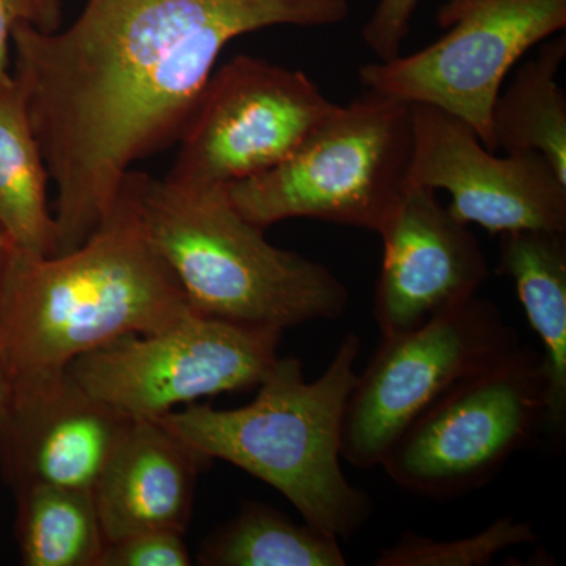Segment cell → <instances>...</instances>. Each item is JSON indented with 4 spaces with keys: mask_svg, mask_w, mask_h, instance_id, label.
Listing matches in <instances>:
<instances>
[{
    "mask_svg": "<svg viewBox=\"0 0 566 566\" xmlns=\"http://www.w3.org/2000/svg\"><path fill=\"white\" fill-rule=\"evenodd\" d=\"M499 273L512 279L517 297L542 340L547 379L545 431L560 446L566 430V237L553 230L501 234Z\"/></svg>",
    "mask_w": 566,
    "mask_h": 566,
    "instance_id": "15",
    "label": "cell"
},
{
    "mask_svg": "<svg viewBox=\"0 0 566 566\" xmlns=\"http://www.w3.org/2000/svg\"><path fill=\"white\" fill-rule=\"evenodd\" d=\"M132 423L66 371L13 386L0 430V463L14 491L35 485L93 491Z\"/></svg>",
    "mask_w": 566,
    "mask_h": 566,
    "instance_id": "13",
    "label": "cell"
},
{
    "mask_svg": "<svg viewBox=\"0 0 566 566\" xmlns=\"http://www.w3.org/2000/svg\"><path fill=\"white\" fill-rule=\"evenodd\" d=\"M565 57L562 36L521 66L495 99L491 134L495 151L539 153L566 181V96L557 81Z\"/></svg>",
    "mask_w": 566,
    "mask_h": 566,
    "instance_id": "17",
    "label": "cell"
},
{
    "mask_svg": "<svg viewBox=\"0 0 566 566\" xmlns=\"http://www.w3.org/2000/svg\"><path fill=\"white\" fill-rule=\"evenodd\" d=\"M303 71L238 55L211 74L167 177L229 186L273 169L335 109Z\"/></svg>",
    "mask_w": 566,
    "mask_h": 566,
    "instance_id": "10",
    "label": "cell"
},
{
    "mask_svg": "<svg viewBox=\"0 0 566 566\" xmlns=\"http://www.w3.org/2000/svg\"><path fill=\"white\" fill-rule=\"evenodd\" d=\"M46 163L33 133L28 92L17 74L0 87V227L14 249L57 253V229L48 205Z\"/></svg>",
    "mask_w": 566,
    "mask_h": 566,
    "instance_id": "16",
    "label": "cell"
},
{
    "mask_svg": "<svg viewBox=\"0 0 566 566\" xmlns=\"http://www.w3.org/2000/svg\"><path fill=\"white\" fill-rule=\"evenodd\" d=\"M444 35L392 61L365 63V91L430 104L468 123L495 151L491 112L510 70L528 50L566 28V0H447Z\"/></svg>",
    "mask_w": 566,
    "mask_h": 566,
    "instance_id": "9",
    "label": "cell"
},
{
    "mask_svg": "<svg viewBox=\"0 0 566 566\" xmlns=\"http://www.w3.org/2000/svg\"><path fill=\"white\" fill-rule=\"evenodd\" d=\"M11 400H13V385L0 356V430L9 416Z\"/></svg>",
    "mask_w": 566,
    "mask_h": 566,
    "instance_id": "24",
    "label": "cell"
},
{
    "mask_svg": "<svg viewBox=\"0 0 566 566\" xmlns=\"http://www.w3.org/2000/svg\"><path fill=\"white\" fill-rule=\"evenodd\" d=\"M282 334L193 312L84 354L66 374L132 422L159 420L178 405L259 387L277 360Z\"/></svg>",
    "mask_w": 566,
    "mask_h": 566,
    "instance_id": "8",
    "label": "cell"
},
{
    "mask_svg": "<svg viewBox=\"0 0 566 566\" xmlns=\"http://www.w3.org/2000/svg\"><path fill=\"white\" fill-rule=\"evenodd\" d=\"M542 354L521 345L490 370L447 390L394 442L382 468L395 485L430 499L485 486L545 431Z\"/></svg>",
    "mask_w": 566,
    "mask_h": 566,
    "instance_id": "6",
    "label": "cell"
},
{
    "mask_svg": "<svg viewBox=\"0 0 566 566\" xmlns=\"http://www.w3.org/2000/svg\"><path fill=\"white\" fill-rule=\"evenodd\" d=\"M25 566H98L106 536L93 491L35 485L17 491Z\"/></svg>",
    "mask_w": 566,
    "mask_h": 566,
    "instance_id": "18",
    "label": "cell"
},
{
    "mask_svg": "<svg viewBox=\"0 0 566 566\" xmlns=\"http://www.w3.org/2000/svg\"><path fill=\"white\" fill-rule=\"evenodd\" d=\"M182 535L155 528L125 536L107 543L98 566H189L192 558Z\"/></svg>",
    "mask_w": 566,
    "mask_h": 566,
    "instance_id": "21",
    "label": "cell"
},
{
    "mask_svg": "<svg viewBox=\"0 0 566 566\" xmlns=\"http://www.w3.org/2000/svg\"><path fill=\"white\" fill-rule=\"evenodd\" d=\"M191 314L123 180L109 214L80 248L52 256L11 248L0 285V356L11 385H35L117 338Z\"/></svg>",
    "mask_w": 566,
    "mask_h": 566,
    "instance_id": "2",
    "label": "cell"
},
{
    "mask_svg": "<svg viewBox=\"0 0 566 566\" xmlns=\"http://www.w3.org/2000/svg\"><path fill=\"white\" fill-rule=\"evenodd\" d=\"M411 159V104L365 91L285 161L227 191L262 229L304 218L379 234L409 189Z\"/></svg>",
    "mask_w": 566,
    "mask_h": 566,
    "instance_id": "5",
    "label": "cell"
},
{
    "mask_svg": "<svg viewBox=\"0 0 566 566\" xmlns=\"http://www.w3.org/2000/svg\"><path fill=\"white\" fill-rule=\"evenodd\" d=\"M148 240L197 314L285 331L348 311L349 292L324 264L275 248L227 186L189 185L129 170Z\"/></svg>",
    "mask_w": 566,
    "mask_h": 566,
    "instance_id": "4",
    "label": "cell"
},
{
    "mask_svg": "<svg viewBox=\"0 0 566 566\" xmlns=\"http://www.w3.org/2000/svg\"><path fill=\"white\" fill-rule=\"evenodd\" d=\"M409 186L447 191L449 211L488 232L566 233V181L535 151L488 150L474 129L430 104H411Z\"/></svg>",
    "mask_w": 566,
    "mask_h": 566,
    "instance_id": "11",
    "label": "cell"
},
{
    "mask_svg": "<svg viewBox=\"0 0 566 566\" xmlns=\"http://www.w3.org/2000/svg\"><path fill=\"white\" fill-rule=\"evenodd\" d=\"M422 0H378L364 24L363 40L378 61H392L411 31L412 18Z\"/></svg>",
    "mask_w": 566,
    "mask_h": 566,
    "instance_id": "22",
    "label": "cell"
},
{
    "mask_svg": "<svg viewBox=\"0 0 566 566\" xmlns=\"http://www.w3.org/2000/svg\"><path fill=\"white\" fill-rule=\"evenodd\" d=\"M535 539L534 527L512 516L499 517L479 534L447 542L408 531L394 545L382 547L374 565L486 566L497 554Z\"/></svg>",
    "mask_w": 566,
    "mask_h": 566,
    "instance_id": "20",
    "label": "cell"
},
{
    "mask_svg": "<svg viewBox=\"0 0 566 566\" xmlns=\"http://www.w3.org/2000/svg\"><path fill=\"white\" fill-rule=\"evenodd\" d=\"M207 566H345L338 539L270 505L245 502L199 553Z\"/></svg>",
    "mask_w": 566,
    "mask_h": 566,
    "instance_id": "19",
    "label": "cell"
},
{
    "mask_svg": "<svg viewBox=\"0 0 566 566\" xmlns=\"http://www.w3.org/2000/svg\"><path fill=\"white\" fill-rule=\"evenodd\" d=\"M374 315L382 337L406 333L475 296L490 277L485 252L433 189L409 186L379 233Z\"/></svg>",
    "mask_w": 566,
    "mask_h": 566,
    "instance_id": "12",
    "label": "cell"
},
{
    "mask_svg": "<svg viewBox=\"0 0 566 566\" xmlns=\"http://www.w3.org/2000/svg\"><path fill=\"white\" fill-rule=\"evenodd\" d=\"M349 13L348 0H87L66 31L18 24L13 74L57 189L55 255L96 232L134 164L180 139L230 41Z\"/></svg>",
    "mask_w": 566,
    "mask_h": 566,
    "instance_id": "1",
    "label": "cell"
},
{
    "mask_svg": "<svg viewBox=\"0 0 566 566\" xmlns=\"http://www.w3.org/2000/svg\"><path fill=\"white\" fill-rule=\"evenodd\" d=\"M11 245L9 238L0 227V285H2L3 275H6L7 264H9Z\"/></svg>",
    "mask_w": 566,
    "mask_h": 566,
    "instance_id": "25",
    "label": "cell"
},
{
    "mask_svg": "<svg viewBox=\"0 0 566 566\" xmlns=\"http://www.w3.org/2000/svg\"><path fill=\"white\" fill-rule=\"evenodd\" d=\"M61 0H0V87L11 80V32L18 24H29L41 33L61 31Z\"/></svg>",
    "mask_w": 566,
    "mask_h": 566,
    "instance_id": "23",
    "label": "cell"
},
{
    "mask_svg": "<svg viewBox=\"0 0 566 566\" xmlns=\"http://www.w3.org/2000/svg\"><path fill=\"white\" fill-rule=\"evenodd\" d=\"M360 348L359 335H346L329 367L311 382L300 359L277 357L252 403L188 405L158 422L208 461H227L273 486L308 526L352 538L374 513L370 495L348 482L340 464Z\"/></svg>",
    "mask_w": 566,
    "mask_h": 566,
    "instance_id": "3",
    "label": "cell"
},
{
    "mask_svg": "<svg viewBox=\"0 0 566 566\" xmlns=\"http://www.w3.org/2000/svg\"><path fill=\"white\" fill-rule=\"evenodd\" d=\"M520 337L497 305L472 296L406 333L385 335L346 405L342 458L381 465L394 442L458 382L512 356Z\"/></svg>",
    "mask_w": 566,
    "mask_h": 566,
    "instance_id": "7",
    "label": "cell"
},
{
    "mask_svg": "<svg viewBox=\"0 0 566 566\" xmlns=\"http://www.w3.org/2000/svg\"><path fill=\"white\" fill-rule=\"evenodd\" d=\"M207 461L158 420L133 422L93 490L106 545L155 528L185 534Z\"/></svg>",
    "mask_w": 566,
    "mask_h": 566,
    "instance_id": "14",
    "label": "cell"
}]
</instances>
